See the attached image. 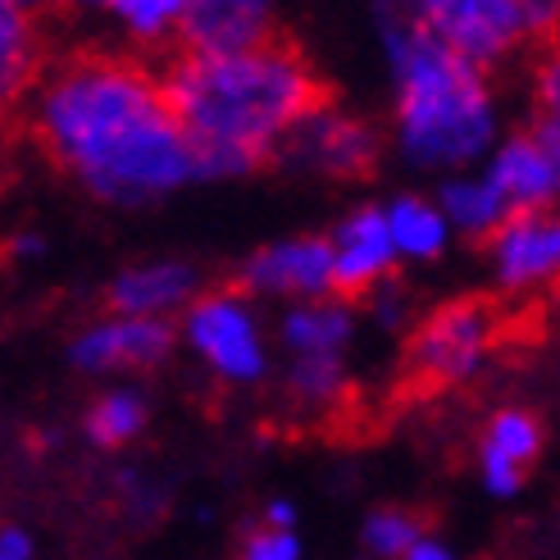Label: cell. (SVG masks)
<instances>
[{"label": "cell", "mask_w": 560, "mask_h": 560, "mask_svg": "<svg viewBox=\"0 0 560 560\" xmlns=\"http://www.w3.org/2000/svg\"><path fill=\"white\" fill-rule=\"evenodd\" d=\"M292 520H296V506L288 497H273L265 506V524H273V528H292Z\"/></svg>", "instance_id": "f1b7e54d"}, {"label": "cell", "mask_w": 560, "mask_h": 560, "mask_svg": "<svg viewBox=\"0 0 560 560\" xmlns=\"http://www.w3.org/2000/svg\"><path fill=\"white\" fill-rule=\"evenodd\" d=\"M50 5H60V0H5V10H19V14H42V10H50Z\"/></svg>", "instance_id": "4dcf8cb0"}, {"label": "cell", "mask_w": 560, "mask_h": 560, "mask_svg": "<svg viewBox=\"0 0 560 560\" xmlns=\"http://www.w3.org/2000/svg\"><path fill=\"white\" fill-rule=\"evenodd\" d=\"M534 137L542 142V151L551 155L556 174H560V109H542V115H538V124H534Z\"/></svg>", "instance_id": "4316f807"}, {"label": "cell", "mask_w": 560, "mask_h": 560, "mask_svg": "<svg viewBox=\"0 0 560 560\" xmlns=\"http://www.w3.org/2000/svg\"><path fill=\"white\" fill-rule=\"evenodd\" d=\"M351 332H355V319L347 301H301L278 324V342H283L288 360L292 355H347Z\"/></svg>", "instance_id": "2e32d148"}, {"label": "cell", "mask_w": 560, "mask_h": 560, "mask_svg": "<svg viewBox=\"0 0 560 560\" xmlns=\"http://www.w3.org/2000/svg\"><path fill=\"white\" fill-rule=\"evenodd\" d=\"M542 429L528 410H497L479 446V474L492 497H515L524 488L528 465L538 460Z\"/></svg>", "instance_id": "9a60e30c"}, {"label": "cell", "mask_w": 560, "mask_h": 560, "mask_svg": "<svg viewBox=\"0 0 560 560\" xmlns=\"http://www.w3.org/2000/svg\"><path fill=\"white\" fill-rule=\"evenodd\" d=\"M196 155V178H242L283 151L292 128L324 105V82L288 42L246 50H183L160 78Z\"/></svg>", "instance_id": "7a4b0ae2"}, {"label": "cell", "mask_w": 560, "mask_h": 560, "mask_svg": "<svg viewBox=\"0 0 560 560\" xmlns=\"http://www.w3.org/2000/svg\"><path fill=\"white\" fill-rule=\"evenodd\" d=\"M10 250H14V256H23V260L27 256H42V237H14Z\"/></svg>", "instance_id": "1f68e13d"}, {"label": "cell", "mask_w": 560, "mask_h": 560, "mask_svg": "<svg viewBox=\"0 0 560 560\" xmlns=\"http://www.w3.org/2000/svg\"><path fill=\"white\" fill-rule=\"evenodd\" d=\"M0 560H33V538L23 528H0Z\"/></svg>", "instance_id": "83f0119b"}, {"label": "cell", "mask_w": 560, "mask_h": 560, "mask_svg": "<svg viewBox=\"0 0 560 560\" xmlns=\"http://www.w3.org/2000/svg\"><path fill=\"white\" fill-rule=\"evenodd\" d=\"M33 69H37V46L27 14L0 10V82H5V96H19L33 82Z\"/></svg>", "instance_id": "7402d4cb"}, {"label": "cell", "mask_w": 560, "mask_h": 560, "mask_svg": "<svg viewBox=\"0 0 560 560\" xmlns=\"http://www.w3.org/2000/svg\"><path fill=\"white\" fill-rule=\"evenodd\" d=\"M288 397L301 410H319L332 406L347 387V360L342 355H292L288 360V374H283Z\"/></svg>", "instance_id": "d6986e66"}, {"label": "cell", "mask_w": 560, "mask_h": 560, "mask_svg": "<svg viewBox=\"0 0 560 560\" xmlns=\"http://www.w3.org/2000/svg\"><path fill=\"white\" fill-rule=\"evenodd\" d=\"M242 560H301V542H296L292 528L260 524L256 534L242 542Z\"/></svg>", "instance_id": "cb8c5ba5"}, {"label": "cell", "mask_w": 560, "mask_h": 560, "mask_svg": "<svg viewBox=\"0 0 560 560\" xmlns=\"http://www.w3.org/2000/svg\"><path fill=\"white\" fill-rule=\"evenodd\" d=\"M387 229H392L401 260H438L446 250V237L456 233L452 219L442 214V206L424 201V196H397L387 206Z\"/></svg>", "instance_id": "ac0fdd59"}, {"label": "cell", "mask_w": 560, "mask_h": 560, "mask_svg": "<svg viewBox=\"0 0 560 560\" xmlns=\"http://www.w3.org/2000/svg\"><path fill=\"white\" fill-rule=\"evenodd\" d=\"M515 5L524 10L528 27H534V42L551 37L556 27H560V0H515Z\"/></svg>", "instance_id": "d4e9b609"}, {"label": "cell", "mask_w": 560, "mask_h": 560, "mask_svg": "<svg viewBox=\"0 0 560 560\" xmlns=\"http://www.w3.org/2000/svg\"><path fill=\"white\" fill-rule=\"evenodd\" d=\"M27 128L60 170L109 206H147L196 178V155L164 88L115 55L46 69Z\"/></svg>", "instance_id": "6da1fadb"}, {"label": "cell", "mask_w": 560, "mask_h": 560, "mask_svg": "<svg viewBox=\"0 0 560 560\" xmlns=\"http://www.w3.org/2000/svg\"><path fill=\"white\" fill-rule=\"evenodd\" d=\"M538 105L542 109H560V46H551V55L538 69Z\"/></svg>", "instance_id": "484cf974"}, {"label": "cell", "mask_w": 560, "mask_h": 560, "mask_svg": "<svg viewBox=\"0 0 560 560\" xmlns=\"http://www.w3.org/2000/svg\"><path fill=\"white\" fill-rule=\"evenodd\" d=\"M147 429V397L132 387H115L92 401L88 410V438L96 446H124Z\"/></svg>", "instance_id": "ffe728a7"}, {"label": "cell", "mask_w": 560, "mask_h": 560, "mask_svg": "<svg viewBox=\"0 0 560 560\" xmlns=\"http://www.w3.org/2000/svg\"><path fill=\"white\" fill-rule=\"evenodd\" d=\"M497 338V311L479 296H465L438 311L415 328L406 347V374L419 387H452L479 374V365Z\"/></svg>", "instance_id": "277c9868"}, {"label": "cell", "mask_w": 560, "mask_h": 560, "mask_svg": "<svg viewBox=\"0 0 560 560\" xmlns=\"http://www.w3.org/2000/svg\"><path fill=\"white\" fill-rule=\"evenodd\" d=\"M332 296L378 292V283L397 265V242L387 229V206H360L332 229Z\"/></svg>", "instance_id": "30bf717a"}, {"label": "cell", "mask_w": 560, "mask_h": 560, "mask_svg": "<svg viewBox=\"0 0 560 560\" xmlns=\"http://www.w3.org/2000/svg\"><path fill=\"white\" fill-rule=\"evenodd\" d=\"M483 174L492 178V187L506 196V206L515 214H534V210H547L560 191V174L551 155L542 151V142L534 132H515L506 142H497V151L488 155Z\"/></svg>", "instance_id": "7c38bea8"}, {"label": "cell", "mask_w": 560, "mask_h": 560, "mask_svg": "<svg viewBox=\"0 0 560 560\" xmlns=\"http://www.w3.org/2000/svg\"><path fill=\"white\" fill-rule=\"evenodd\" d=\"M201 278L183 260H155V265H137L124 269L115 283H109L105 301L109 315H142V319H170L174 311L196 296Z\"/></svg>", "instance_id": "5bb4252c"}, {"label": "cell", "mask_w": 560, "mask_h": 560, "mask_svg": "<svg viewBox=\"0 0 560 560\" xmlns=\"http://www.w3.org/2000/svg\"><path fill=\"white\" fill-rule=\"evenodd\" d=\"M378 46L397 101V147L419 170L465 174L497 151V101L488 69L442 46L415 0H374Z\"/></svg>", "instance_id": "3957f363"}, {"label": "cell", "mask_w": 560, "mask_h": 560, "mask_svg": "<svg viewBox=\"0 0 560 560\" xmlns=\"http://www.w3.org/2000/svg\"><path fill=\"white\" fill-rule=\"evenodd\" d=\"M273 0H191L183 19L187 50H246L269 42Z\"/></svg>", "instance_id": "4fadbf2b"}, {"label": "cell", "mask_w": 560, "mask_h": 560, "mask_svg": "<svg viewBox=\"0 0 560 560\" xmlns=\"http://www.w3.org/2000/svg\"><path fill=\"white\" fill-rule=\"evenodd\" d=\"M492 273L506 292H538L560 283V214H515L492 237Z\"/></svg>", "instance_id": "8fae6325"}, {"label": "cell", "mask_w": 560, "mask_h": 560, "mask_svg": "<svg viewBox=\"0 0 560 560\" xmlns=\"http://www.w3.org/2000/svg\"><path fill=\"white\" fill-rule=\"evenodd\" d=\"M415 14L442 46L479 69L511 60L520 46L534 42V27L515 0H415Z\"/></svg>", "instance_id": "5b68a950"}, {"label": "cell", "mask_w": 560, "mask_h": 560, "mask_svg": "<svg viewBox=\"0 0 560 560\" xmlns=\"http://www.w3.org/2000/svg\"><path fill=\"white\" fill-rule=\"evenodd\" d=\"M246 296H292L319 301L332 292V242L328 237H283L250 250L237 269Z\"/></svg>", "instance_id": "ba28073f"}, {"label": "cell", "mask_w": 560, "mask_h": 560, "mask_svg": "<svg viewBox=\"0 0 560 560\" xmlns=\"http://www.w3.org/2000/svg\"><path fill=\"white\" fill-rule=\"evenodd\" d=\"M424 538L419 534V520L410 511H397V506H383L365 520V547L383 560H406L410 547Z\"/></svg>", "instance_id": "603a6c76"}, {"label": "cell", "mask_w": 560, "mask_h": 560, "mask_svg": "<svg viewBox=\"0 0 560 560\" xmlns=\"http://www.w3.org/2000/svg\"><path fill=\"white\" fill-rule=\"evenodd\" d=\"M183 338L219 378H229V383L265 378V365H269L265 338L242 292H214V296L191 301L183 315Z\"/></svg>", "instance_id": "8992f818"}, {"label": "cell", "mask_w": 560, "mask_h": 560, "mask_svg": "<svg viewBox=\"0 0 560 560\" xmlns=\"http://www.w3.org/2000/svg\"><path fill=\"white\" fill-rule=\"evenodd\" d=\"M191 0H101V10L137 42H164L183 33Z\"/></svg>", "instance_id": "44dd1931"}, {"label": "cell", "mask_w": 560, "mask_h": 560, "mask_svg": "<svg viewBox=\"0 0 560 560\" xmlns=\"http://www.w3.org/2000/svg\"><path fill=\"white\" fill-rule=\"evenodd\" d=\"M170 351H174V324L170 319H142V315H109L92 328H82L69 342V360L82 374L151 370Z\"/></svg>", "instance_id": "9c48e42d"}, {"label": "cell", "mask_w": 560, "mask_h": 560, "mask_svg": "<svg viewBox=\"0 0 560 560\" xmlns=\"http://www.w3.org/2000/svg\"><path fill=\"white\" fill-rule=\"evenodd\" d=\"M406 560H456L452 551H446L442 542H433V538H419L415 547H410V556Z\"/></svg>", "instance_id": "f546056e"}, {"label": "cell", "mask_w": 560, "mask_h": 560, "mask_svg": "<svg viewBox=\"0 0 560 560\" xmlns=\"http://www.w3.org/2000/svg\"><path fill=\"white\" fill-rule=\"evenodd\" d=\"M442 214L452 219L456 233L483 237V242H492L515 219V210L506 206V196L492 187V178L483 170L479 174H452L442 183Z\"/></svg>", "instance_id": "e0dca14e"}, {"label": "cell", "mask_w": 560, "mask_h": 560, "mask_svg": "<svg viewBox=\"0 0 560 560\" xmlns=\"http://www.w3.org/2000/svg\"><path fill=\"white\" fill-rule=\"evenodd\" d=\"M278 160H288L292 170L319 174V178H360L378 160V132L365 119H355L347 109L324 101L292 128Z\"/></svg>", "instance_id": "52a82bcc"}]
</instances>
